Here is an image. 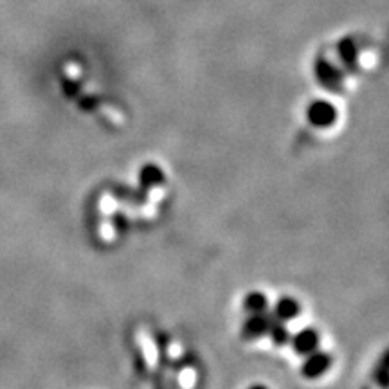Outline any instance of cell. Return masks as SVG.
<instances>
[{"label":"cell","mask_w":389,"mask_h":389,"mask_svg":"<svg viewBox=\"0 0 389 389\" xmlns=\"http://www.w3.org/2000/svg\"><path fill=\"white\" fill-rule=\"evenodd\" d=\"M306 118L316 128H330L337 121V108L324 100H317L306 108Z\"/></svg>","instance_id":"6da1fadb"},{"label":"cell","mask_w":389,"mask_h":389,"mask_svg":"<svg viewBox=\"0 0 389 389\" xmlns=\"http://www.w3.org/2000/svg\"><path fill=\"white\" fill-rule=\"evenodd\" d=\"M333 359L326 351H312L306 355V361L301 366V373L305 378H319L332 368Z\"/></svg>","instance_id":"7a4b0ae2"},{"label":"cell","mask_w":389,"mask_h":389,"mask_svg":"<svg viewBox=\"0 0 389 389\" xmlns=\"http://www.w3.org/2000/svg\"><path fill=\"white\" fill-rule=\"evenodd\" d=\"M274 319L269 317L267 313H249V317L245 319L244 326H242V337L247 341L258 339V337L269 336V330H271Z\"/></svg>","instance_id":"3957f363"},{"label":"cell","mask_w":389,"mask_h":389,"mask_svg":"<svg viewBox=\"0 0 389 389\" xmlns=\"http://www.w3.org/2000/svg\"><path fill=\"white\" fill-rule=\"evenodd\" d=\"M290 341L298 355H310L319 348V333L313 328H303L294 337H290Z\"/></svg>","instance_id":"277c9868"},{"label":"cell","mask_w":389,"mask_h":389,"mask_svg":"<svg viewBox=\"0 0 389 389\" xmlns=\"http://www.w3.org/2000/svg\"><path fill=\"white\" fill-rule=\"evenodd\" d=\"M301 313V305H299L298 299L285 296V298H279L274 305V319L279 323H286V321H294L296 317Z\"/></svg>","instance_id":"5b68a950"},{"label":"cell","mask_w":389,"mask_h":389,"mask_svg":"<svg viewBox=\"0 0 389 389\" xmlns=\"http://www.w3.org/2000/svg\"><path fill=\"white\" fill-rule=\"evenodd\" d=\"M269 308L267 296L261 292H251L244 299V310L249 313H264Z\"/></svg>","instance_id":"8992f818"},{"label":"cell","mask_w":389,"mask_h":389,"mask_svg":"<svg viewBox=\"0 0 389 389\" xmlns=\"http://www.w3.org/2000/svg\"><path fill=\"white\" fill-rule=\"evenodd\" d=\"M165 180V175H162V170L157 168L155 165H148L141 170V182L146 184V186H155V184H160Z\"/></svg>","instance_id":"52a82bcc"},{"label":"cell","mask_w":389,"mask_h":389,"mask_svg":"<svg viewBox=\"0 0 389 389\" xmlns=\"http://www.w3.org/2000/svg\"><path fill=\"white\" fill-rule=\"evenodd\" d=\"M269 336L272 337V341H274L276 344H286L290 341V333L289 330H286L285 323H279V321L274 319V323H272L271 330H269Z\"/></svg>","instance_id":"ba28073f"},{"label":"cell","mask_w":389,"mask_h":389,"mask_svg":"<svg viewBox=\"0 0 389 389\" xmlns=\"http://www.w3.org/2000/svg\"><path fill=\"white\" fill-rule=\"evenodd\" d=\"M251 389H267V388H265V385H252Z\"/></svg>","instance_id":"9c48e42d"}]
</instances>
